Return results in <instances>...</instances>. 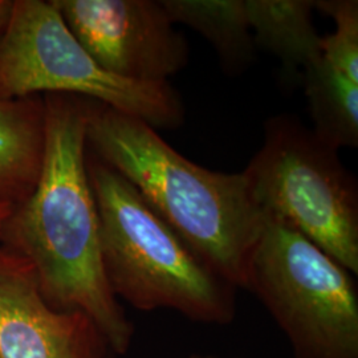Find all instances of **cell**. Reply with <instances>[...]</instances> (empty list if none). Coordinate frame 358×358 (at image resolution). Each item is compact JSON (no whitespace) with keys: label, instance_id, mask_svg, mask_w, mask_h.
Segmentation results:
<instances>
[{"label":"cell","instance_id":"1","mask_svg":"<svg viewBox=\"0 0 358 358\" xmlns=\"http://www.w3.org/2000/svg\"><path fill=\"white\" fill-rule=\"evenodd\" d=\"M45 150L38 183L13 206L0 244L24 257L45 301L93 321L115 356L128 353L134 327L103 269L100 219L87 167V100L47 94Z\"/></svg>","mask_w":358,"mask_h":358},{"label":"cell","instance_id":"2","mask_svg":"<svg viewBox=\"0 0 358 358\" xmlns=\"http://www.w3.org/2000/svg\"><path fill=\"white\" fill-rule=\"evenodd\" d=\"M87 145L217 276L243 288L264 222L243 173L211 171L173 149L148 122L87 100Z\"/></svg>","mask_w":358,"mask_h":358},{"label":"cell","instance_id":"3","mask_svg":"<svg viewBox=\"0 0 358 358\" xmlns=\"http://www.w3.org/2000/svg\"><path fill=\"white\" fill-rule=\"evenodd\" d=\"M87 167L103 269L115 297L145 312L170 309L202 324L232 322L236 288L217 276L121 174L96 155L87 158Z\"/></svg>","mask_w":358,"mask_h":358},{"label":"cell","instance_id":"4","mask_svg":"<svg viewBox=\"0 0 358 358\" xmlns=\"http://www.w3.org/2000/svg\"><path fill=\"white\" fill-rule=\"evenodd\" d=\"M243 288L271 313L294 358H358L352 273L280 219L264 215Z\"/></svg>","mask_w":358,"mask_h":358},{"label":"cell","instance_id":"5","mask_svg":"<svg viewBox=\"0 0 358 358\" xmlns=\"http://www.w3.org/2000/svg\"><path fill=\"white\" fill-rule=\"evenodd\" d=\"M69 94L178 128L185 108L169 83H138L106 72L72 35L52 0H13L0 36V100Z\"/></svg>","mask_w":358,"mask_h":358},{"label":"cell","instance_id":"6","mask_svg":"<svg viewBox=\"0 0 358 358\" xmlns=\"http://www.w3.org/2000/svg\"><path fill=\"white\" fill-rule=\"evenodd\" d=\"M243 174L264 215L289 224L358 273L357 182L338 150L294 115H276Z\"/></svg>","mask_w":358,"mask_h":358},{"label":"cell","instance_id":"7","mask_svg":"<svg viewBox=\"0 0 358 358\" xmlns=\"http://www.w3.org/2000/svg\"><path fill=\"white\" fill-rule=\"evenodd\" d=\"M72 35L106 72L169 83L189 63V44L161 0H52Z\"/></svg>","mask_w":358,"mask_h":358},{"label":"cell","instance_id":"8","mask_svg":"<svg viewBox=\"0 0 358 358\" xmlns=\"http://www.w3.org/2000/svg\"><path fill=\"white\" fill-rule=\"evenodd\" d=\"M103 334L81 312L52 308L24 257L0 244V358H108Z\"/></svg>","mask_w":358,"mask_h":358},{"label":"cell","instance_id":"9","mask_svg":"<svg viewBox=\"0 0 358 358\" xmlns=\"http://www.w3.org/2000/svg\"><path fill=\"white\" fill-rule=\"evenodd\" d=\"M45 150V103L0 100V203L16 206L35 189Z\"/></svg>","mask_w":358,"mask_h":358},{"label":"cell","instance_id":"10","mask_svg":"<svg viewBox=\"0 0 358 358\" xmlns=\"http://www.w3.org/2000/svg\"><path fill=\"white\" fill-rule=\"evenodd\" d=\"M255 48L273 55L288 73H299L322 57L313 22V0H244Z\"/></svg>","mask_w":358,"mask_h":358},{"label":"cell","instance_id":"11","mask_svg":"<svg viewBox=\"0 0 358 358\" xmlns=\"http://www.w3.org/2000/svg\"><path fill=\"white\" fill-rule=\"evenodd\" d=\"M174 24L190 27L214 47L229 75L243 73L255 56L244 0H161Z\"/></svg>","mask_w":358,"mask_h":358},{"label":"cell","instance_id":"12","mask_svg":"<svg viewBox=\"0 0 358 358\" xmlns=\"http://www.w3.org/2000/svg\"><path fill=\"white\" fill-rule=\"evenodd\" d=\"M313 134L336 150L357 148L358 84L324 57L303 72Z\"/></svg>","mask_w":358,"mask_h":358},{"label":"cell","instance_id":"13","mask_svg":"<svg viewBox=\"0 0 358 358\" xmlns=\"http://www.w3.org/2000/svg\"><path fill=\"white\" fill-rule=\"evenodd\" d=\"M315 10L332 17L336 31L321 38L322 57L358 84V1L317 0Z\"/></svg>","mask_w":358,"mask_h":358},{"label":"cell","instance_id":"14","mask_svg":"<svg viewBox=\"0 0 358 358\" xmlns=\"http://www.w3.org/2000/svg\"><path fill=\"white\" fill-rule=\"evenodd\" d=\"M13 10V0H0V36L7 26V22L10 19Z\"/></svg>","mask_w":358,"mask_h":358},{"label":"cell","instance_id":"15","mask_svg":"<svg viewBox=\"0 0 358 358\" xmlns=\"http://www.w3.org/2000/svg\"><path fill=\"white\" fill-rule=\"evenodd\" d=\"M13 206L7 205V203H0V229L4 223V220L8 217L13 211Z\"/></svg>","mask_w":358,"mask_h":358},{"label":"cell","instance_id":"16","mask_svg":"<svg viewBox=\"0 0 358 358\" xmlns=\"http://www.w3.org/2000/svg\"><path fill=\"white\" fill-rule=\"evenodd\" d=\"M189 358H220V357H215V356H205V355H192V356H190Z\"/></svg>","mask_w":358,"mask_h":358},{"label":"cell","instance_id":"17","mask_svg":"<svg viewBox=\"0 0 358 358\" xmlns=\"http://www.w3.org/2000/svg\"><path fill=\"white\" fill-rule=\"evenodd\" d=\"M108 358H113V356H109Z\"/></svg>","mask_w":358,"mask_h":358}]
</instances>
